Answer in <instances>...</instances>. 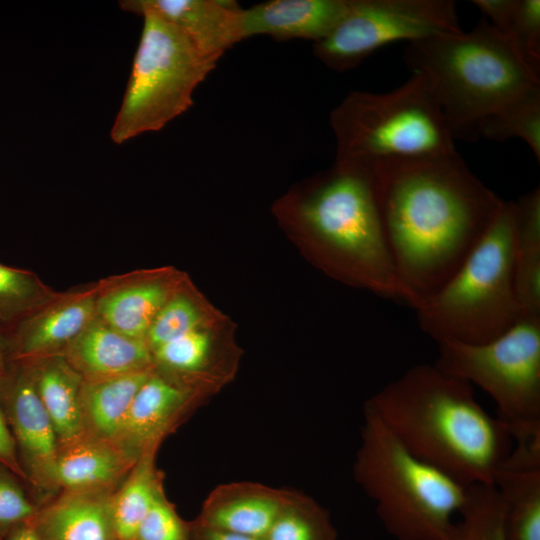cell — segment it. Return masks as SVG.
I'll list each match as a JSON object with an SVG mask.
<instances>
[{
	"instance_id": "obj_1",
	"label": "cell",
	"mask_w": 540,
	"mask_h": 540,
	"mask_svg": "<svg viewBox=\"0 0 540 540\" xmlns=\"http://www.w3.org/2000/svg\"><path fill=\"white\" fill-rule=\"evenodd\" d=\"M370 167L393 264L415 309L460 267L504 200L457 151L382 160Z\"/></svg>"
},
{
	"instance_id": "obj_2",
	"label": "cell",
	"mask_w": 540,
	"mask_h": 540,
	"mask_svg": "<svg viewBox=\"0 0 540 540\" xmlns=\"http://www.w3.org/2000/svg\"><path fill=\"white\" fill-rule=\"evenodd\" d=\"M414 455L470 486L493 484L512 450L507 426L478 402L471 384L418 364L365 403Z\"/></svg>"
},
{
	"instance_id": "obj_3",
	"label": "cell",
	"mask_w": 540,
	"mask_h": 540,
	"mask_svg": "<svg viewBox=\"0 0 540 540\" xmlns=\"http://www.w3.org/2000/svg\"><path fill=\"white\" fill-rule=\"evenodd\" d=\"M282 211L315 244L328 268L382 297L408 304L387 244L370 166L335 162L290 197Z\"/></svg>"
},
{
	"instance_id": "obj_4",
	"label": "cell",
	"mask_w": 540,
	"mask_h": 540,
	"mask_svg": "<svg viewBox=\"0 0 540 540\" xmlns=\"http://www.w3.org/2000/svg\"><path fill=\"white\" fill-rule=\"evenodd\" d=\"M404 60L424 79L453 138H477L486 117L540 87V74L485 19L470 32L409 43Z\"/></svg>"
},
{
	"instance_id": "obj_5",
	"label": "cell",
	"mask_w": 540,
	"mask_h": 540,
	"mask_svg": "<svg viewBox=\"0 0 540 540\" xmlns=\"http://www.w3.org/2000/svg\"><path fill=\"white\" fill-rule=\"evenodd\" d=\"M353 474L397 540H453L469 486L414 455L366 405Z\"/></svg>"
},
{
	"instance_id": "obj_6",
	"label": "cell",
	"mask_w": 540,
	"mask_h": 540,
	"mask_svg": "<svg viewBox=\"0 0 540 540\" xmlns=\"http://www.w3.org/2000/svg\"><path fill=\"white\" fill-rule=\"evenodd\" d=\"M515 203L494 221L455 273L414 309L422 331L438 344H480L520 318L513 268Z\"/></svg>"
},
{
	"instance_id": "obj_7",
	"label": "cell",
	"mask_w": 540,
	"mask_h": 540,
	"mask_svg": "<svg viewBox=\"0 0 540 540\" xmlns=\"http://www.w3.org/2000/svg\"><path fill=\"white\" fill-rule=\"evenodd\" d=\"M330 125L336 162L370 166L456 152L439 105L416 73L389 92L349 93L331 112Z\"/></svg>"
},
{
	"instance_id": "obj_8",
	"label": "cell",
	"mask_w": 540,
	"mask_h": 540,
	"mask_svg": "<svg viewBox=\"0 0 540 540\" xmlns=\"http://www.w3.org/2000/svg\"><path fill=\"white\" fill-rule=\"evenodd\" d=\"M142 17L131 73L110 130L116 144L159 131L187 111L194 91L219 61L160 17Z\"/></svg>"
},
{
	"instance_id": "obj_9",
	"label": "cell",
	"mask_w": 540,
	"mask_h": 540,
	"mask_svg": "<svg viewBox=\"0 0 540 540\" xmlns=\"http://www.w3.org/2000/svg\"><path fill=\"white\" fill-rule=\"evenodd\" d=\"M434 364L492 398L513 445L540 443V317L520 316L484 343H439Z\"/></svg>"
},
{
	"instance_id": "obj_10",
	"label": "cell",
	"mask_w": 540,
	"mask_h": 540,
	"mask_svg": "<svg viewBox=\"0 0 540 540\" xmlns=\"http://www.w3.org/2000/svg\"><path fill=\"white\" fill-rule=\"evenodd\" d=\"M461 30L451 0H353L333 31L314 43L313 53L328 68L346 71L385 45Z\"/></svg>"
},
{
	"instance_id": "obj_11",
	"label": "cell",
	"mask_w": 540,
	"mask_h": 540,
	"mask_svg": "<svg viewBox=\"0 0 540 540\" xmlns=\"http://www.w3.org/2000/svg\"><path fill=\"white\" fill-rule=\"evenodd\" d=\"M207 395L196 386L156 367L138 389L115 438L130 455L160 447Z\"/></svg>"
},
{
	"instance_id": "obj_12",
	"label": "cell",
	"mask_w": 540,
	"mask_h": 540,
	"mask_svg": "<svg viewBox=\"0 0 540 540\" xmlns=\"http://www.w3.org/2000/svg\"><path fill=\"white\" fill-rule=\"evenodd\" d=\"M99 281L58 292L9 330V347L20 364L61 355L97 317Z\"/></svg>"
},
{
	"instance_id": "obj_13",
	"label": "cell",
	"mask_w": 540,
	"mask_h": 540,
	"mask_svg": "<svg viewBox=\"0 0 540 540\" xmlns=\"http://www.w3.org/2000/svg\"><path fill=\"white\" fill-rule=\"evenodd\" d=\"M183 280L170 270L135 271L99 280L97 317L118 332L145 340Z\"/></svg>"
},
{
	"instance_id": "obj_14",
	"label": "cell",
	"mask_w": 540,
	"mask_h": 540,
	"mask_svg": "<svg viewBox=\"0 0 540 540\" xmlns=\"http://www.w3.org/2000/svg\"><path fill=\"white\" fill-rule=\"evenodd\" d=\"M122 10L153 14L180 30L207 55H222L244 39L243 9L231 0H123Z\"/></svg>"
},
{
	"instance_id": "obj_15",
	"label": "cell",
	"mask_w": 540,
	"mask_h": 540,
	"mask_svg": "<svg viewBox=\"0 0 540 540\" xmlns=\"http://www.w3.org/2000/svg\"><path fill=\"white\" fill-rule=\"evenodd\" d=\"M7 388L8 409L29 478L43 492L58 491L54 483V465L58 440L53 424L38 395L33 367L19 364Z\"/></svg>"
},
{
	"instance_id": "obj_16",
	"label": "cell",
	"mask_w": 540,
	"mask_h": 540,
	"mask_svg": "<svg viewBox=\"0 0 540 540\" xmlns=\"http://www.w3.org/2000/svg\"><path fill=\"white\" fill-rule=\"evenodd\" d=\"M292 494V490L256 482L222 484L208 495L196 519L219 529L263 539Z\"/></svg>"
},
{
	"instance_id": "obj_17",
	"label": "cell",
	"mask_w": 540,
	"mask_h": 540,
	"mask_svg": "<svg viewBox=\"0 0 540 540\" xmlns=\"http://www.w3.org/2000/svg\"><path fill=\"white\" fill-rule=\"evenodd\" d=\"M353 0H271L243 10L244 39L269 35L277 40L327 37L349 12Z\"/></svg>"
},
{
	"instance_id": "obj_18",
	"label": "cell",
	"mask_w": 540,
	"mask_h": 540,
	"mask_svg": "<svg viewBox=\"0 0 540 540\" xmlns=\"http://www.w3.org/2000/svg\"><path fill=\"white\" fill-rule=\"evenodd\" d=\"M32 523L41 540H116L112 521L115 490H59Z\"/></svg>"
},
{
	"instance_id": "obj_19",
	"label": "cell",
	"mask_w": 540,
	"mask_h": 540,
	"mask_svg": "<svg viewBox=\"0 0 540 540\" xmlns=\"http://www.w3.org/2000/svg\"><path fill=\"white\" fill-rule=\"evenodd\" d=\"M61 356L83 379L112 377L155 367L145 340L126 336L98 317Z\"/></svg>"
},
{
	"instance_id": "obj_20",
	"label": "cell",
	"mask_w": 540,
	"mask_h": 540,
	"mask_svg": "<svg viewBox=\"0 0 540 540\" xmlns=\"http://www.w3.org/2000/svg\"><path fill=\"white\" fill-rule=\"evenodd\" d=\"M116 441L85 434L59 446L54 465L57 490H116L136 462Z\"/></svg>"
},
{
	"instance_id": "obj_21",
	"label": "cell",
	"mask_w": 540,
	"mask_h": 540,
	"mask_svg": "<svg viewBox=\"0 0 540 540\" xmlns=\"http://www.w3.org/2000/svg\"><path fill=\"white\" fill-rule=\"evenodd\" d=\"M493 485L503 503L506 540H540V460L507 456Z\"/></svg>"
},
{
	"instance_id": "obj_22",
	"label": "cell",
	"mask_w": 540,
	"mask_h": 540,
	"mask_svg": "<svg viewBox=\"0 0 540 540\" xmlns=\"http://www.w3.org/2000/svg\"><path fill=\"white\" fill-rule=\"evenodd\" d=\"M155 367L202 390L213 393L226 381L232 365L221 359L212 334L205 327L192 330L151 351Z\"/></svg>"
},
{
	"instance_id": "obj_23",
	"label": "cell",
	"mask_w": 540,
	"mask_h": 540,
	"mask_svg": "<svg viewBox=\"0 0 540 540\" xmlns=\"http://www.w3.org/2000/svg\"><path fill=\"white\" fill-rule=\"evenodd\" d=\"M40 400L53 424L58 445L86 434L82 409L83 377L61 355L30 363Z\"/></svg>"
},
{
	"instance_id": "obj_24",
	"label": "cell",
	"mask_w": 540,
	"mask_h": 540,
	"mask_svg": "<svg viewBox=\"0 0 540 540\" xmlns=\"http://www.w3.org/2000/svg\"><path fill=\"white\" fill-rule=\"evenodd\" d=\"M515 203L514 283L521 316L540 317V189Z\"/></svg>"
},
{
	"instance_id": "obj_25",
	"label": "cell",
	"mask_w": 540,
	"mask_h": 540,
	"mask_svg": "<svg viewBox=\"0 0 540 540\" xmlns=\"http://www.w3.org/2000/svg\"><path fill=\"white\" fill-rule=\"evenodd\" d=\"M154 369L83 379L81 409L86 434L115 440L138 389Z\"/></svg>"
},
{
	"instance_id": "obj_26",
	"label": "cell",
	"mask_w": 540,
	"mask_h": 540,
	"mask_svg": "<svg viewBox=\"0 0 540 540\" xmlns=\"http://www.w3.org/2000/svg\"><path fill=\"white\" fill-rule=\"evenodd\" d=\"M159 447L144 451L112 495V521L116 540H135L139 525L158 491L163 474L156 466Z\"/></svg>"
},
{
	"instance_id": "obj_27",
	"label": "cell",
	"mask_w": 540,
	"mask_h": 540,
	"mask_svg": "<svg viewBox=\"0 0 540 540\" xmlns=\"http://www.w3.org/2000/svg\"><path fill=\"white\" fill-rule=\"evenodd\" d=\"M495 141L520 138L540 160V87L514 98L486 117L478 128V136Z\"/></svg>"
},
{
	"instance_id": "obj_28",
	"label": "cell",
	"mask_w": 540,
	"mask_h": 540,
	"mask_svg": "<svg viewBox=\"0 0 540 540\" xmlns=\"http://www.w3.org/2000/svg\"><path fill=\"white\" fill-rule=\"evenodd\" d=\"M57 293L37 274L0 263V328L11 330Z\"/></svg>"
},
{
	"instance_id": "obj_29",
	"label": "cell",
	"mask_w": 540,
	"mask_h": 540,
	"mask_svg": "<svg viewBox=\"0 0 540 540\" xmlns=\"http://www.w3.org/2000/svg\"><path fill=\"white\" fill-rule=\"evenodd\" d=\"M453 540H506L503 503L493 484L470 485Z\"/></svg>"
},
{
	"instance_id": "obj_30",
	"label": "cell",
	"mask_w": 540,
	"mask_h": 540,
	"mask_svg": "<svg viewBox=\"0 0 540 540\" xmlns=\"http://www.w3.org/2000/svg\"><path fill=\"white\" fill-rule=\"evenodd\" d=\"M328 511L313 498L293 494L263 540H336Z\"/></svg>"
},
{
	"instance_id": "obj_31",
	"label": "cell",
	"mask_w": 540,
	"mask_h": 540,
	"mask_svg": "<svg viewBox=\"0 0 540 540\" xmlns=\"http://www.w3.org/2000/svg\"><path fill=\"white\" fill-rule=\"evenodd\" d=\"M204 318L202 308L182 283L153 320L145 341L152 351L185 333L202 328Z\"/></svg>"
},
{
	"instance_id": "obj_32",
	"label": "cell",
	"mask_w": 540,
	"mask_h": 540,
	"mask_svg": "<svg viewBox=\"0 0 540 540\" xmlns=\"http://www.w3.org/2000/svg\"><path fill=\"white\" fill-rule=\"evenodd\" d=\"M537 73L540 71V0H516L502 33Z\"/></svg>"
},
{
	"instance_id": "obj_33",
	"label": "cell",
	"mask_w": 540,
	"mask_h": 540,
	"mask_svg": "<svg viewBox=\"0 0 540 540\" xmlns=\"http://www.w3.org/2000/svg\"><path fill=\"white\" fill-rule=\"evenodd\" d=\"M135 540H190V525L180 517L162 487L138 527Z\"/></svg>"
},
{
	"instance_id": "obj_34",
	"label": "cell",
	"mask_w": 540,
	"mask_h": 540,
	"mask_svg": "<svg viewBox=\"0 0 540 540\" xmlns=\"http://www.w3.org/2000/svg\"><path fill=\"white\" fill-rule=\"evenodd\" d=\"M39 509L9 477L0 473V526H17L34 518Z\"/></svg>"
},
{
	"instance_id": "obj_35",
	"label": "cell",
	"mask_w": 540,
	"mask_h": 540,
	"mask_svg": "<svg viewBox=\"0 0 540 540\" xmlns=\"http://www.w3.org/2000/svg\"><path fill=\"white\" fill-rule=\"evenodd\" d=\"M472 3L490 19L491 26L503 33L514 10L516 0H473Z\"/></svg>"
},
{
	"instance_id": "obj_36",
	"label": "cell",
	"mask_w": 540,
	"mask_h": 540,
	"mask_svg": "<svg viewBox=\"0 0 540 540\" xmlns=\"http://www.w3.org/2000/svg\"><path fill=\"white\" fill-rule=\"evenodd\" d=\"M190 540H263L219 529L194 519L189 522Z\"/></svg>"
},
{
	"instance_id": "obj_37",
	"label": "cell",
	"mask_w": 540,
	"mask_h": 540,
	"mask_svg": "<svg viewBox=\"0 0 540 540\" xmlns=\"http://www.w3.org/2000/svg\"><path fill=\"white\" fill-rule=\"evenodd\" d=\"M0 460L10 466L13 470L20 473L22 476L25 474L21 471L16 453V442L12 436L7 422L0 409Z\"/></svg>"
},
{
	"instance_id": "obj_38",
	"label": "cell",
	"mask_w": 540,
	"mask_h": 540,
	"mask_svg": "<svg viewBox=\"0 0 540 540\" xmlns=\"http://www.w3.org/2000/svg\"><path fill=\"white\" fill-rule=\"evenodd\" d=\"M9 540H41L32 519L16 526Z\"/></svg>"
},
{
	"instance_id": "obj_39",
	"label": "cell",
	"mask_w": 540,
	"mask_h": 540,
	"mask_svg": "<svg viewBox=\"0 0 540 540\" xmlns=\"http://www.w3.org/2000/svg\"><path fill=\"white\" fill-rule=\"evenodd\" d=\"M6 351L7 342L5 341L2 333L0 332V372L4 369Z\"/></svg>"
}]
</instances>
